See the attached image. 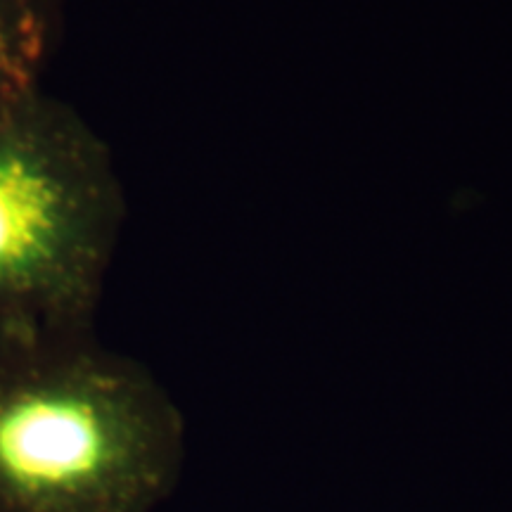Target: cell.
I'll use <instances>...</instances> for the list:
<instances>
[{
    "mask_svg": "<svg viewBox=\"0 0 512 512\" xmlns=\"http://www.w3.org/2000/svg\"><path fill=\"white\" fill-rule=\"evenodd\" d=\"M183 418L152 373L83 335L0 342V512H152Z\"/></svg>",
    "mask_w": 512,
    "mask_h": 512,
    "instance_id": "1",
    "label": "cell"
},
{
    "mask_svg": "<svg viewBox=\"0 0 512 512\" xmlns=\"http://www.w3.org/2000/svg\"><path fill=\"white\" fill-rule=\"evenodd\" d=\"M124 195L112 155L29 83L0 100V342L91 332Z\"/></svg>",
    "mask_w": 512,
    "mask_h": 512,
    "instance_id": "2",
    "label": "cell"
},
{
    "mask_svg": "<svg viewBox=\"0 0 512 512\" xmlns=\"http://www.w3.org/2000/svg\"><path fill=\"white\" fill-rule=\"evenodd\" d=\"M46 41V0H0V100L38 81Z\"/></svg>",
    "mask_w": 512,
    "mask_h": 512,
    "instance_id": "3",
    "label": "cell"
}]
</instances>
